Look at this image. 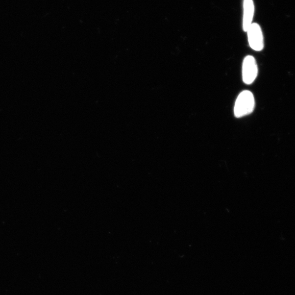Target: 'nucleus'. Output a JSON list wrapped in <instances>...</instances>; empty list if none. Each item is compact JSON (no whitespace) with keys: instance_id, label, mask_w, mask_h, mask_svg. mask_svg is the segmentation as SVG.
I'll return each instance as SVG.
<instances>
[{"instance_id":"obj_1","label":"nucleus","mask_w":295,"mask_h":295,"mask_svg":"<svg viewBox=\"0 0 295 295\" xmlns=\"http://www.w3.org/2000/svg\"><path fill=\"white\" fill-rule=\"evenodd\" d=\"M255 101L253 93L249 90H244L238 96L235 106L234 114L240 118L251 114L254 110Z\"/></svg>"},{"instance_id":"obj_2","label":"nucleus","mask_w":295,"mask_h":295,"mask_svg":"<svg viewBox=\"0 0 295 295\" xmlns=\"http://www.w3.org/2000/svg\"><path fill=\"white\" fill-rule=\"evenodd\" d=\"M258 75V66L257 61L252 56H247L243 60L242 64V79L247 85H251L257 79Z\"/></svg>"},{"instance_id":"obj_3","label":"nucleus","mask_w":295,"mask_h":295,"mask_svg":"<svg viewBox=\"0 0 295 295\" xmlns=\"http://www.w3.org/2000/svg\"><path fill=\"white\" fill-rule=\"evenodd\" d=\"M248 42L251 48L255 51L260 52L264 48L263 36L260 26L253 23L247 30Z\"/></svg>"},{"instance_id":"obj_4","label":"nucleus","mask_w":295,"mask_h":295,"mask_svg":"<svg viewBox=\"0 0 295 295\" xmlns=\"http://www.w3.org/2000/svg\"><path fill=\"white\" fill-rule=\"evenodd\" d=\"M254 12V6L253 0H244V15L243 20V29L244 32H247L248 29L253 24L252 20Z\"/></svg>"}]
</instances>
